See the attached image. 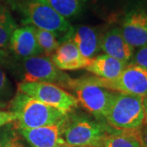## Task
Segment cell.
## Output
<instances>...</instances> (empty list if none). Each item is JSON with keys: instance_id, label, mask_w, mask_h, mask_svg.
<instances>
[{"instance_id": "obj_11", "label": "cell", "mask_w": 147, "mask_h": 147, "mask_svg": "<svg viewBox=\"0 0 147 147\" xmlns=\"http://www.w3.org/2000/svg\"><path fill=\"white\" fill-rule=\"evenodd\" d=\"M35 31L36 28L32 26H25L14 30L9 45L17 57L26 59L42 54L37 42Z\"/></svg>"}, {"instance_id": "obj_6", "label": "cell", "mask_w": 147, "mask_h": 147, "mask_svg": "<svg viewBox=\"0 0 147 147\" xmlns=\"http://www.w3.org/2000/svg\"><path fill=\"white\" fill-rule=\"evenodd\" d=\"M17 90V92H23L60 110L65 115L76 110L79 104L75 96L51 83L21 82L18 84Z\"/></svg>"}, {"instance_id": "obj_20", "label": "cell", "mask_w": 147, "mask_h": 147, "mask_svg": "<svg viewBox=\"0 0 147 147\" xmlns=\"http://www.w3.org/2000/svg\"><path fill=\"white\" fill-rule=\"evenodd\" d=\"M35 33L37 42L42 53L50 57L61 44L57 35L53 32L38 28H36Z\"/></svg>"}, {"instance_id": "obj_5", "label": "cell", "mask_w": 147, "mask_h": 147, "mask_svg": "<svg viewBox=\"0 0 147 147\" xmlns=\"http://www.w3.org/2000/svg\"><path fill=\"white\" fill-rule=\"evenodd\" d=\"M68 89L75 93L79 103L91 115L106 123L105 115L115 92L100 86L95 80L94 76L72 79Z\"/></svg>"}, {"instance_id": "obj_12", "label": "cell", "mask_w": 147, "mask_h": 147, "mask_svg": "<svg viewBox=\"0 0 147 147\" xmlns=\"http://www.w3.org/2000/svg\"><path fill=\"white\" fill-rule=\"evenodd\" d=\"M100 50L111 57L127 64L130 63L134 55V47L124 39L119 27L110 29L101 36Z\"/></svg>"}, {"instance_id": "obj_22", "label": "cell", "mask_w": 147, "mask_h": 147, "mask_svg": "<svg viewBox=\"0 0 147 147\" xmlns=\"http://www.w3.org/2000/svg\"><path fill=\"white\" fill-rule=\"evenodd\" d=\"M130 63L147 68V45L139 47L137 52L134 53Z\"/></svg>"}, {"instance_id": "obj_4", "label": "cell", "mask_w": 147, "mask_h": 147, "mask_svg": "<svg viewBox=\"0 0 147 147\" xmlns=\"http://www.w3.org/2000/svg\"><path fill=\"white\" fill-rule=\"evenodd\" d=\"M105 121L117 130H139L144 124L143 97L115 92Z\"/></svg>"}, {"instance_id": "obj_21", "label": "cell", "mask_w": 147, "mask_h": 147, "mask_svg": "<svg viewBox=\"0 0 147 147\" xmlns=\"http://www.w3.org/2000/svg\"><path fill=\"white\" fill-rule=\"evenodd\" d=\"M12 95V88L6 74L0 69V105H3Z\"/></svg>"}, {"instance_id": "obj_1", "label": "cell", "mask_w": 147, "mask_h": 147, "mask_svg": "<svg viewBox=\"0 0 147 147\" xmlns=\"http://www.w3.org/2000/svg\"><path fill=\"white\" fill-rule=\"evenodd\" d=\"M9 3L20 14L23 25L53 32L61 43L69 38L74 27L45 0H9Z\"/></svg>"}, {"instance_id": "obj_9", "label": "cell", "mask_w": 147, "mask_h": 147, "mask_svg": "<svg viewBox=\"0 0 147 147\" xmlns=\"http://www.w3.org/2000/svg\"><path fill=\"white\" fill-rule=\"evenodd\" d=\"M124 39L131 47L147 45V8L135 6L127 11L120 28Z\"/></svg>"}, {"instance_id": "obj_14", "label": "cell", "mask_w": 147, "mask_h": 147, "mask_svg": "<svg viewBox=\"0 0 147 147\" xmlns=\"http://www.w3.org/2000/svg\"><path fill=\"white\" fill-rule=\"evenodd\" d=\"M100 38L99 32L93 27L79 26L74 27L69 39L75 43L82 56L89 61L100 52Z\"/></svg>"}, {"instance_id": "obj_19", "label": "cell", "mask_w": 147, "mask_h": 147, "mask_svg": "<svg viewBox=\"0 0 147 147\" xmlns=\"http://www.w3.org/2000/svg\"><path fill=\"white\" fill-rule=\"evenodd\" d=\"M0 147H29L14 123L0 128Z\"/></svg>"}, {"instance_id": "obj_2", "label": "cell", "mask_w": 147, "mask_h": 147, "mask_svg": "<svg viewBox=\"0 0 147 147\" xmlns=\"http://www.w3.org/2000/svg\"><path fill=\"white\" fill-rule=\"evenodd\" d=\"M114 129L93 116L75 110L65 118L62 138L67 147H102L106 135Z\"/></svg>"}, {"instance_id": "obj_27", "label": "cell", "mask_w": 147, "mask_h": 147, "mask_svg": "<svg viewBox=\"0 0 147 147\" xmlns=\"http://www.w3.org/2000/svg\"><path fill=\"white\" fill-rule=\"evenodd\" d=\"M70 147H89V146H70Z\"/></svg>"}, {"instance_id": "obj_24", "label": "cell", "mask_w": 147, "mask_h": 147, "mask_svg": "<svg viewBox=\"0 0 147 147\" xmlns=\"http://www.w3.org/2000/svg\"><path fill=\"white\" fill-rule=\"evenodd\" d=\"M141 147H147V124H143L140 128Z\"/></svg>"}, {"instance_id": "obj_7", "label": "cell", "mask_w": 147, "mask_h": 147, "mask_svg": "<svg viewBox=\"0 0 147 147\" xmlns=\"http://www.w3.org/2000/svg\"><path fill=\"white\" fill-rule=\"evenodd\" d=\"M22 82H44L69 88L72 79L59 69L47 56H36L22 60Z\"/></svg>"}, {"instance_id": "obj_10", "label": "cell", "mask_w": 147, "mask_h": 147, "mask_svg": "<svg viewBox=\"0 0 147 147\" xmlns=\"http://www.w3.org/2000/svg\"><path fill=\"white\" fill-rule=\"evenodd\" d=\"M65 116L52 125L18 131L32 147H67L62 138V125Z\"/></svg>"}, {"instance_id": "obj_3", "label": "cell", "mask_w": 147, "mask_h": 147, "mask_svg": "<svg viewBox=\"0 0 147 147\" xmlns=\"http://www.w3.org/2000/svg\"><path fill=\"white\" fill-rule=\"evenodd\" d=\"M10 111L15 113L17 129H30L52 125L66 115L35 98L17 92L9 103Z\"/></svg>"}, {"instance_id": "obj_16", "label": "cell", "mask_w": 147, "mask_h": 147, "mask_svg": "<svg viewBox=\"0 0 147 147\" xmlns=\"http://www.w3.org/2000/svg\"><path fill=\"white\" fill-rule=\"evenodd\" d=\"M102 147H141L140 129H114L106 135Z\"/></svg>"}, {"instance_id": "obj_23", "label": "cell", "mask_w": 147, "mask_h": 147, "mask_svg": "<svg viewBox=\"0 0 147 147\" xmlns=\"http://www.w3.org/2000/svg\"><path fill=\"white\" fill-rule=\"evenodd\" d=\"M16 120L15 113L7 110H0V128Z\"/></svg>"}, {"instance_id": "obj_17", "label": "cell", "mask_w": 147, "mask_h": 147, "mask_svg": "<svg viewBox=\"0 0 147 147\" xmlns=\"http://www.w3.org/2000/svg\"><path fill=\"white\" fill-rule=\"evenodd\" d=\"M53 9L65 20L81 16L85 10L87 0H45Z\"/></svg>"}, {"instance_id": "obj_15", "label": "cell", "mask_w": 147, "mask_h": 147, "mask_svg": "<svg viewBox=\"0 0 147 147\" xmlns=\"http://www.w3.org/2000/svg\"><path fill=\"white\" fill-rule=\"evenodd\" d=\"M127 65L106 54H100L89 60L85 69L97 78L112 80L120 75Z\"/></svg>"}, {"instance_id": "obj_13", "label": "cell", "mask_w": 147, "mask_h": 147, "mask_svg": "<svg viewBox=\"0 0 147 147\" xmlns=\"http://www.w3.org/2000/svg\"><path fill=\"white\" fill-rule=\"evenodd\" d=\"M50 58L54 65L62 71L84 69L89 61L82 56L79 48L70 39L61 42Z\"/></svg>"}, {"instance_id": "obj_26", "label": "cell", "mask_w": 147, "mask_h": 147, "mask_svg": "<svg viewBox=\"0 0 147 147\" xmlns=\"http://www.w3.org/2000/svg\"><path fill=\"white\" fill-rule=\"evenodd\" d=\"M4 56H5V53H4V52H3V51H2V50H0V59L3 57Z\"/></svg>"}, {"instance_id": "obj_25", "label": "cell", "mask_w": 147, "mask_h": 147, "mask_svg": "<svg viewBox=\"0 0 147 147\" xmlns=\"http://www.w3.org/2000/svg\"><path fill=\"white\" fill-rule=\"evenodd\" d=\"M143 109H144V124H147V96L143 97Z\"/></svg>"}, {"instance_id": "obj_8", "label": "cell", "mask_w": 147, "mask_h": 147, "mask_svg": "<svg viewBox=\"0 0 147 147\" xmlns=\"http://www.w3.org/2000/svg\"><path fill=\"white\" fill-rule=\"evenodd\" d=\"M95 80L106 89L139 96H147V68L128 63L119 77L107 80L94 76Z\"/></svg>"}, {"instance_id": "obj_18", "label": "cell", "mask_w": 147, "mask_h": 147, "mask_svg": "<svg viewBox=\"0 0 147 147\" xmlns=\"http://www.w3.org/2000/svg\"><path fill=\"white\" fill-rule=\"evenodd\" d=\"M16 28L17 25L9 10L0 4V48L9 45L11 37Z\"/></svg>"}]
</instances>
